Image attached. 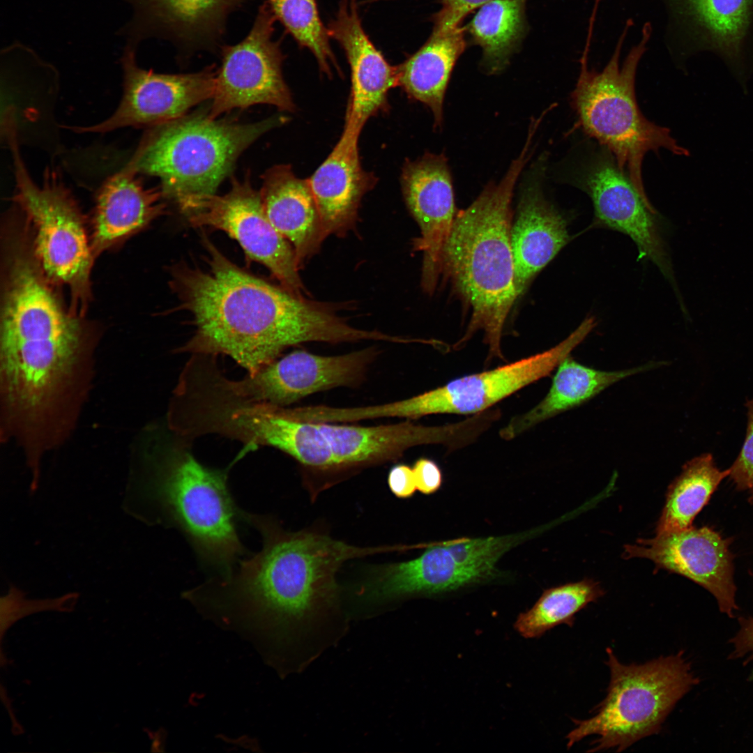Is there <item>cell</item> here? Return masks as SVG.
Returning a JSON list of instances; mask_svg holds the SVG:
<instances>
[{"instance_id": "f35d334b", "label": "cell", "mask_w": 753, "mask_h": 753, "mask_svg": "<svg viewBox=\"0 0 753 753\" xmlns=\"http://www.w3.org/2000/svg\"><path fill=\"white\" fill-rule=\"evenodd\" d=\"M740 628L736 634L730 639L733 649L729 659L745 657L744 664L753 660V617H740Z\"/></svg>"}, {"instance_id": "9c48e42d", "label": "cell", "mask_w": 753, "mask_h": 753, "mask_svg": "<svg viewBox=\"0 0 753 753\" xmlns=\"http://www.w3.org/2000/svg\"><path fill=\"white\" fill-rule=\"evenodd\" d=\"M6 404L26 425L52 412L75 374L85 345L81 319H35L1 329Z\"/></svg>"}, {"instance_id": "4316f807", "label": "cell", "mask_w": 753, "mask_h": 753, "mask_svg": "<svg viewBox=\"0 0 753 753\" xmlns=\"http://www.w3.org/2000/svg\"><path fill=\"white\" fill-rule=\"evenodd\" d=\"M427 549L418 557L381 566L365 588L373 600H391L414 594L455 590L482 580L460 565L441 542L424 543Z\"/></svg>"}, {"instance_id": "5b68a950", "label": "cell", "mask_w": 753, "mask_h": 753, "mask_svg": "<svg viewBox=\"0 0 753 753\" xmlns=\"http://www.w3.org/2000/svg\"><path fill=\"white\" fill-rule=\"evenodd\" d=\"M596 15H591L588 34L579 59V73L570 103L584 134L606 148L619 168L628 174L639 193L648 199L644 186L642 164L648 152L666 149L677 155H687L667 128L648 120L639 109L635 93L637 70L647 50L652 26L646 22L639 42L629 51L621 66L623 43L633 24L626 22L614 52L602 71L588 67Z\"/></svg>"}, {"instance_id": "d4e9b609", "label": "cell", "mask_w": 753, "mask_h": 753, "mask_svg": "<svg viewBox=\"0 0 753 753\" xmlns=\"http://www.w3.org/2000/svg\"><path fill=\"white\" fill-rule=\"evenodd\" d=\"M137 174L126 165L98 190L91 240L94 257L166 213L162 191L146 188Z\"/></svg>"}, {"instance_id": "4fadbf2b", "label": "cell", "mask_w": 753, "mask_h": 753, "mask_svg": "<svg viewBox=\"0 0 753 753\" xmlns=\"http://www.w3.org/2000/svg\"><path fill=\"white\" fill-rule=\"evenodd\" d=\"M669 50L687 59L701 52L719 57L738 79L753 73V0H662Z\"/></svg>"}, {"instance_id": "2e32d148", "label": "cell", "mask_w": 753, "mask_h": 753, "mask_svg": "<svg viewBox=\"0 0 753 753\" xmlns=\"http://www.w3.org/2000/svg\"><path fill=\"white\" fill-rule=\"evenodd\" d=\"M378 353L374 347L338 356L296 350L227 386L247 402L283 407L317 392L357 386Z\"/></svg>"}, {"instance_id": "d590c367", "label": "cell", "mask_w": 753, "mask_h": 753, "mask_svg": "<svg viewBox=\"0 0 753 753\" xmlns=\"http://www.w3.org/2000/svg\"><path fill=\"white\" fill-rule=\"evenodd\" d=\"M388 0H365L374 3ZM491 0H440V8L432 16L433 25L448 27L462 24L464 20Z\"/></svg>"}, {"instance_id": "836d02e7", "label": "cell", "mask_w": 753, "mask_h": 753, "mask_svg": "<svg viewBox=\"0 0 753 753\" xmlns=\"http://www.w3.org/2000/svg\"><path fill=\"white\" fill-rule=\"evenodd\" d=\"M517 540L513 536H501L462 538L441 542L460 565L485 579L494 575L499 559Z\"/></svg>"}, {"instance_id": "5bb4252c", "label": "cell", "mask_w": 753, "mask_h": 753, "mask_svg": "<svg viewBox=\"0 0 753 753\" xmlns=\"http://www.w3.org/2000/svg\"><path fill=\"white\" fill-rule=\"evenodd\" d=\"M188 218L194 227L227 233L238 242L248 259L263 264L292 294L305 297L307 294L294 248L268 219L259 191L252 187L249 176L243 181L232 177L226 194L208 197Z\"/></svg>"}, {"instance_id": "44dd1931", "label": "cell", "mask_w": 753, "mask_h": 753, "mask_svg": "<svg viewBox=\"0 0 753 753\" xmlns=\"http://www.w3.org/2000/svg\"><path fill=\"white\" fill-rule=\"evenodd\" d=\"M327 28L330 37L344 50L351 68L345 123L361 131L370 117L386 107L388 91L399 86L397 66L388 63L367 35L358 0H340Z\"/></svg>"}, {"instance_id": "30bf717a", "label": "cell", "mask_w": 753, "mask_h": 753, "mask_svg": "<svg viewBox=\"0 0 753 753\" xmlns=\"http://www.w3.org/2000/svg\"><path fill=\"white\" fill-rule=\"evenodd\" d=\"M574 162L566 179L591 198L594 208L592 227L628 236L637 247L639 258L651 260L673 281L657 213L619 168L613 155L598 144H590Z\"/></svg>"}, {"instance_id": "277c9868", "label": "cell", "mask_w": 753, "mask_h": 753, "mask_svg": "<svg viewBox=\"0 0 753 753\" xmlns=\"http://www.w3.org/2000/svg\"><path fill=\"white\" fill-rule=\"evenodd\" d=\"M227 474L188 452L177 453L155 464L132 491L130 512L178 531L211 577L229 575L246 553L237 528L245 511L229 489Z\"/></svg>"}, {"instance_id": "9a60e30c", "label": "cell", "mask_w": 753, "mask_h": 753, "mask_svg": "<svg viewBox=\"0 0 753 753\" xmlns=\"http://www.w3.org/2000/svg\"><path fill=\"white\" fill-rule=\"evenodd\" d=\"M136 49L127 44L123 49V94L115 111L98 123L72 127V130L102 134L127 127L151 128L181 118L192 107L212 98L216 76L213 66L193 73H157L138 66Z\"/></svg>"}, {"instance_id": "52a82bcc", "label": "cell", "mask_w": 753, "mask_h": 753, "mask_svg": "<svg viewBox=\"0 0 753 753\" xmlns=\"http://www.w3.org/2000/svg\"><path fill=\"white\" fill-rule=\"evenodd\" d=\"M606 653L610 671L607 695L591 717L572 720L575 728L565 737L568 748L596 735L587 752L625 750L658 733L678 701L699 682L683 651L630 664L621 663L609 647Z\"/></svg>"}, {"instance_id": "603a6c76", "label": "cell", "mask_w": 753, "mask_h": 753, "mask_svg": "<svg viewBox=\"0 0 753 753\" xmlns=\"http://www.w3.org/2000/svg\"><path fill=\"white\" fill-rule=\"evenodd\" d=\"M217 429L251 443L275 447L317 472H335L330 444L317 424L286 416L279 406L245 402L218 416Z\"/></svg>"}, {"instance_id": "1f68e13d", "label": "cell", "mask_w": 753, "mask_h": 753, "mask_svg": "<svg viewBox=\"0 0 753 753\" xmlns=\"http://www.w3.org/2000/svg\"><path fill=\"white\" fill-rule=\"evenodd\" d=\"M604 593L600 583L591 579L550 588L530 609L518 616L515 628L522 637L531 639L560 625L572 627L575 615Z\"/></svg>"}, {"instance_id": "83f0119b", "label": "cell", "mask_w": 753, "mask_h": 753, "mask_svg": "<svg viewBox=\"0 0 753 753\" xmlns=\"http://www.w3.org/2000/svg\"><path fill=\"white\" fill-rule=\"evenodd\" d=\"M570 357L556 367L545 397L526 413L512 418L500 430L502 439H515L545 420L582 405L616 382L664 364L653 362L630 369L604 371L584 365Z\"/></svg>"}, {"instance_id": "8fae6325", "label": "cell", "mask_w": 753, "mask_h": 753, "mask_svg": "<svg viewBox=\"0 0 753 753\" xmlns=\"http://www.w3.org/2000/svg\"><path fill=\"white\" fill-rule=\"evenodd\" d=\"M276 20L266 2L246 37L234 45L221 47L222 61L216 71L210 117L217 119L234 109L257 104L294 112L295 105L282 76L284 56L279 42L273 38Z\"/></svg>"}, {"instance_id": "484cf974", "label": "cell", "mask_w": 753, "mask_h": 753, "mask_svg": "<svg viewBox=\"0 0 753 753\" xmlns=\"http://www.w3.org/2000/svg\"><path fill=\"white\" fill-rule=\"evenodd\" d=\"M259 193L268 219L291 244L301 268L326 239L308 178L297 177L289 165H275L262 175Z\"/></svg>"}, {"instance_id": "f546056e", "label": "cell", "mask_w": 753, "mask_h": 753, "mask_svg": "<svg viewBox=\"0 0 753 753\" xmlns=\"http://www.w3.org/2000/svg\"><path fill=\"white\" fill-rule=\"evenodd\" d=\"M527 0H491L464 26L482 52L480 66L488 74L503 71L519 50L528 31Z\"/></svg>"}, {"instance_id": "ba28073f", "label": "cell", "mask_w": 753, "mask_h": 753, "mask_svg": "<svg viewBox=\"0 0 753 753\" xmlns=\"http://www.w3.org/2000/svg\"><path fill=\"white\" fill-rule=\"evenodd\" d=\"M16 190L36 257L48 279L70 291L71 312L82 317L91 298L94 255L83 215L58 173L47 169L43 183L31 177L18 148L15 126L6 128Z\"/></svg>"}, {"instance_id": "3957f363", "label": "cell", "mask_w": 753, "mask_h": 753, "mask_svg": "<svg viewBox=\"0 0 753 753\" xmlns=\"http://www.w3.org/2000/svg\"><path fill=\"white\" fill-rule=\"evenodd\" d=\"M526 139L519 155L497 183L486 185L466 208L457 212L441 261V273L471 311L461 348L477 331L484 334L488 360H504L501 338L506 319L518 298L511 245L514 188L531 157Z\"/></svg>"}, {"instance_id": "d6a6232c", "label": "cell", "mask_w": 753, "mask_h": 753, "mask_svg": "<svg viewBox=\"0 0 753 753\" xmlns=\"http://www.w3.org/2000/svg\"><path fill=\"white\" fill-rule=\"evenodd\" d=\"M273 13L301 47L314 56L321 72L331 75V68L338 72L328 28L321 20L316 0H266Z\"/></svg>"}, {"instance_id": "8992f818", "label": "cell", "mask_w": 753, "mask_h": 753, "mask_svg": "<svg viewBox=\"0 0 753 753\" xmlns=\"http://www.w3.org/2000/svg\"><path fill=\"white\" fill-rule=\"evenodd\" d=\"M280 123V116L244 123L185 114L149 128L126 166L158 178L164 197L188 217L215 195L240 155Z\"/></svg>"}, {"instance_id": "4dcf8cb0", "label": "cell", "mask_w": 753, "mask_h": 753, "mask_svg": "<svg viewBox=\"0 0 753 753\" xmlns=\"http://www.w3.org/2000/svg\"><path fill=\"white\" fill-rule=\"evenodd\" d=\"M729 469L721 471L710 453L688 461L670 484L657 523L656 535L681 531L692 526L696 516L708 503Z\"/></svg>"}, {"instance_id": "7402d4cb", "label": "cell", "mask_w": 753, "mask_h": 753, "mask_svg": "<svg viewBox=\"0 0 753 753\" xmlns=\"http://www.w3.org/2000/svg\"><path fill=\"white\" fill-rule=\"evenodd\" d=\"M547 155L539 158L522 183L511 229L515 285L518 297L570 241L568 220L545 197L542 181Z\"/></svg>"}, {"instance_id": "e0dca14e", "label": "cell", "mask_w": 753, "mask_h": 753, "mask_svg": "<svg viewBox=\"0 0 753 753\" xmlns=\"http://www.w3.org/2000/svg\"><path fill=\"white\" fill-rule=\"evenodd\" d=\"M316 424L330 444L335 472L395 460L408 449L421 445L441 444L457 449L473 442L488 427L482 413L439 426L409 420L371 427Z\"/></svg>"}, {"instance_id": "cb8c5ba5", "label": "cell", "mask_w": 753, "mask_h": 753, "mask_svg": "<svg viewBox=\"0 0 753 753\" xmlns=\"http://www.w3.org/2000/svg\"><path fill=\"white\" fill-rule=\"evenodd\" d=\"M360 133L345 124L330 155L308 178L326 238L343 236L355 227L360 201L376 181L361 167Z\"/></svg>"}, {"instance_id": "7a4b0ae2", "label": "cell", "mask_w": 753, "mask_h": 753, "mask_svg": "<svg viewBox=\"0 0 753 753\" xmlns=\"http://www.w3.org/2000/svg\"><path fill=\"white\" fill-rule=\"evenodd\" d=\"M244 521L259 533L261 549L239 561L228 576L198 586L197 598L206 616L248 634L261 647L289 643L335 606V576L344 562L400 549L353 546L311 531L288 532L269 515L245 512Z\"/></svg>"}, {"instance_id": "d6986e66", "label": "cell", "mask_w": 753, "mask_h": 753, "mask_svg": "<svg viewBox=\"0 0 753 753\" xmlns=\"http://www.w3.org/2000/svg\"><path fill=\"white\" fill-rule=\"evenodd\" d=\"M401 182L407 208L420 229L413 247L423 253L421 286L432 294L441 273L443 251L457 213L446 158L426 153L416 160H407Z\"/></svg>"}, {"instance_id": "ffe728a7", "label": "cell", "mask_w": 753, "mask_h": 753, "mask_svg": "<svg viewBox=\"0 0 753 753\" xmlns=\"http://www.w3.org/2000/svg\"><path fill=\"white\" fill-rule=\"evenodd\" d=\"M131 18L118 31L137 47L149 38H160L189 49L218 45L229 13L243 0H123Z\"/></svg>"}, {"instance_id": "74e56055", "label": "cell", "mask_w": 753, "mask_h": 753, "mask_svg": "<svg viewBox=\"0 0 753 753\" xmlns=\"http://www.w3.org/2000/svg\"><path fill=\"white\" fill-rule=\"evenodd\" d=\"M387 482L390 492L399 499H409L417 489L413 469L405 464L392 466Z\"/></svg>"}, {"instance_id": "8d00e7d4", "label": "cell", "mask_w": 753, "mask_h": 753, "mask_svg": "<svg viewBox=\"0 0 753 753\" xmlns=\"http://www.w3.org/2000/svg\"><path fill=\"white\" fill-rule=\"evenodd\" d=\"M417 489L424 494L436 492L442 484V473L432 459L420 457L412 467Z\"/></svg>"}, {"instance_id": "f1b7e54d", "label": "cell", "mask_w": 753, "mask_h": 753, "mask_svg": "<svg viewBox=\"0 0 753 753\" xmlns=\"http://www.w3.org/2000/svg\"><path fill=\"white\" fill-rule=\"evenodd\" d=\"M466 47L463 24L443 27L433 25L425 43L397 66L399 86L411 98L427 106L433 114L434 128L443 124V104L453 68Z\"/></svg>"}, {"instance_id": "7c38bea8", "label": "cell", "mask_w": 753, "mask_h": 753, "mask_svg": "<svg viewBox=\"0 0 753 753\" xmlns=\"http://www.w3.org/2000/svg\"><path fill=\"white\" fill-rule=\"evenodd\" d=\"M590 333L580 324L565 339L540 353L496 368L454 379L446 384L400 400L402 418L432 414L473 416L549 375Z\"/></svg>"}, {"instance_id": "e575fe53", "label": "cell", "mask_w": 753, "mask_h": 753, "mask_svg": "<svg viewBox=\"0 0 753 753\" xmlns=\"http://www.w3.org/2000/svg\"><path fill=\"white\" fill-rule=\"evenodd\" d=\"M747 423L741 450L729 469V477L737 490L749 493L753 503V398L746 402Z\"/></svg>"}, {"instance_id": "ac0fdd59", "label": "cell", "mask_w": 753, "mask_h": 753, "mask_svg": "<svg viewBox=\"0 0 753 753\" xmlns=\"http://www.w3.org/2000/svg\"><path fill=\"white\" fill-rule=\"evenodd\" d=\"M732 538H723L709 526H690L681 531L639 539L624 547L625 559L642 558L656 568L683 576L709 591L719 609L733 617L738 606L733 582V555L729 549Z\"/></svg>"}, {"instance_id": "6da1fadb", "label": "cell", "mask_w": 753, "mask_h": 753, "mask_svg": "<svg viewBox=\"0 0 753 753\" xmlns=\"http://www.w3.org/2000/svg\"><path fill=\"white\" fill-rule=\"evenodd\" d=\"M202 266L174 265L169 285L195 330L185 349L224 353L250 374L299 343L353 342L367 332L329 303L295 296L241 268L207 238Z\"/></svg>"}]
</instances>
